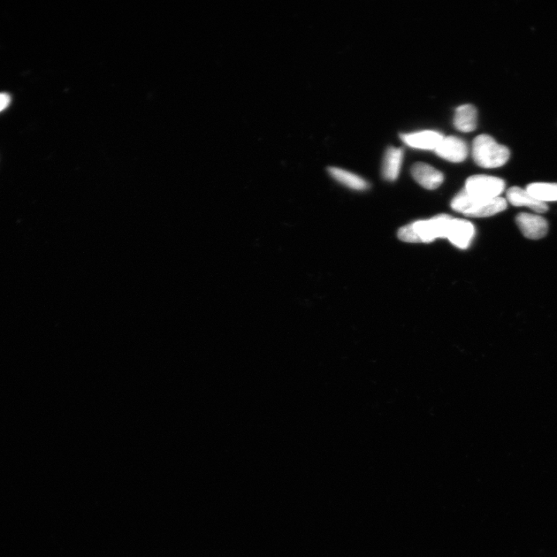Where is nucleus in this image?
Segmentation results:
<instances>
[{
  "label": "nucleus",
  "instance_id": "nucleus-1",
  "mask_svg": "<svg viewBox=\"0 0 557 557\" xmlns=\"http://www.w3.org/2000/svg\"><path fill=\"white\" fill-rule=\"evenodd\" d=\"M453 218L440 215L430 220H422L400 228L398 237L406 242H431L437 239H446L450 223Z\"/></svg>",
  "mask_w": 557,
  "mask_h": 557
},
{
  "label": "nucleus",
  "instance_id": "nucleus-2",
  "mask_svg": "<svg viewBox=\"0 0 557 557\" xmlns=\"http://www.w3.org/2000/svg\"><path fill=\"white\" fill-rule=\"evenodd\" d=\"M452 208L469 217H490L506 210L507 202L505 198L500 197L492 199H480L471 196L464 189L454 197Z\"/></svg>",
  "mask_w": 557,
  "mask_h": 557
},
{
  "label": "nucleus",
  "instance_id": "nucleus-3",
  "mask_svg": "<svg viewBox=\"0 0 557 557\" xmlns=\"http://www.w3.org/2000/svg\"><path fill=\"white\" fill-rule=\"evenodd\" d=\"M472 157L475 162L484 169H497L508 162L510 151L491 136L483 134L473 141Z\"/></svg>",
  "mask_w": 557,
  "mask_h": 557
},
{
  "label": "nucleus",
  "instance_id": "nucleus-4",
  "mask_svg": "<svg viewBox=\"0 0 557 557\" xmlns=\"http://www.w3.org/2000/svg\"><path fill=\"white\" fill-rule=\"evenodd\" d=\"M505 188L506 183L501 178L487 175H475L467 180L464 190L472 197L480 199H492L499 197Z\"/></svg>",
  "mask_w": 557,
  "mask_h": 557
},
{
  "label": "nucleus",
  "instance_id": "nucleus-5",
  "mask_svg": "<svg viewBox=\"0 0 557 557\" xmlns=\"http://www.w3.org/2000/svg\"><path fill=\"white\" fill-rule=\"evenodd\" d=\"M434 152L450 162L460 163L467 158L468 148L467 143L459 137L449 136H444Z\"/></svg>",
  "mask_w": 557,
  "mask_h": 557
},
{
  "label": "nucleus",
  "instance_id": "nucleus-6",
  "mask_svg": "<svg viewBox=\"0 0 557 557\" xmlns=\"http://www.w3.org/2000/svg\"><path fill=\"white\" fill-rule=\"evenodd\" d=\"M516 224L525 238L537 240L545 237L548 232L547 221L539 216L520 213L516 216Z\"/></svg>",
  "mask_w": 557,
  "mask_h": 557
},
{
  "label": "nucleus",
  "instance_id": "nucleus-7",
  "mask_svg": "<svg viewBox=\"0 0 557 557\" xmlns=\"http://www.w3.org/2000/svg\"><path fill=\"white\" fill-rule=\"evenodd\" d=\"M475 234V227L470 221L452 218L449 225L447 239L457 248L464 249L469 247Z\"/></svg>",
  "mask_w": 557,
  "mask_h": 557
},
{
  "label": "nucleus",
  "instance_id": "nucleus-8",
  "mask_svg": "<svg viewBox=\"0 0 557 557\" xmlns=\"http://www.w3.org/2000/svg\"><path fill=\"white\" fill-rule=\"evenodd\" d=\"M412 176L426 189L434 190L444 181V175L434 167L424 163H417L411 169Z\"/></svg>",
  "mask_w": 557,
  "mask_h": 557
},
{
  "label": "nucleus",
  "instance_id": "nucleus-9",
  "mask_svg": "<svg viewBox=\"0 0 557 557\" xmlns=\"http://www.w3.org/2000/svg\"><path fill=\"white\" fill-rule=\"evenodd\" d=\"M400 137L402 140L411 148L433 151L444 138V136L440 133L432 131L401 134Z\"/></svg>",
  "mask_w": 557,
  "mask_h": 557
},
{
  "label": "nucleus",
  "instance_id": "nucleus-10",
  "mask_svg": "<svg viewBox=\"0 0 557 557\" xmlns=\"http://www.w3.org/2000/svg\"><path fill=\"white\" fill-rule=\"evenodd\" d=\"M508 202L516 207H528L537 213L548 211L546 203L541 202L533 197L525 189L518 187L511 188L507 192Z\"/></svg>",
  "mask_w": 557,
  "mask_h": 557
},
{
  "label": "nucleus",
  "instance_id": "nucleus-11",
  "mask_svg": "<svg viewBox=\"0 0 557 557\" xmlns=\"http://www.w3.org/2000/svg\"><path fill=\"white\" fill-rule=\"evenodd\" d=\"M478 112L474 105H462L457 108L454 117V125L457 131L463 133L474 131L477 127Z\"/></svg>",
  "mask_w": 557,
  "mask_h": 557
},
{
  "label": "nucleus",
  "instance_id": "nucleus-12",
  "mask_svg": "<svg viewBox=\"0 0 557 557\" xmlns=\"http://www.w3.org/2000/svg\"><path fill=\"white\" fill-rule=\"evenodd\" d=\"M403 159L402 148H389L386 152L384 164L383 175L386 180L393 181L398 179L400 173Z\"/></svg>",
  "mask_w": 557,
  "mask_h": 557
},
{
  "label": "nucleus",
  "instance_id": "nucleus-13",
  "mask_svg": "<svg viewBox=\"0 0 557 557\" xmlns=\"http://www.w3.org/2000/svg\"><path fill=\"white\" fill-rule=\"evenodd\" d=\"M327 172L330 176L339 184L355 190H365L369 188L368 182L358 175L348 171L329 166Z\"/></svg>",
  "mask_w": 557,
  "mask_h": 557
},
{
  "label": "nucleus",
  "instance_id": "nucleus-14",
  "mask_svg": "<svg viewBox=\"0 0 557 557\" xmlns=\"http://www.w3.org/2000/svg\"><path fill=\"white\" fill-rule=\"evenodd\" d=\"M525 190L541 202H557V183H532Z\"/></svg>",
  "mask_w": 557,
  "mask_h": 557
},
{
  "label": "nucleus",
  "instance_id": "nucleus-15",
  "mask_svg": "<svg viewBox=\"0 0 557 557\" xmlns=\"http://www.w3.org/2000/svg\"><path fill=\"white\" fill-rule=\"evenodd\" d=\"M11 102V97L7 93H0V112L5 110Z\"/></svg>",
  "mask_w": 557,
  "mask_h": 557
}]
</instances>
